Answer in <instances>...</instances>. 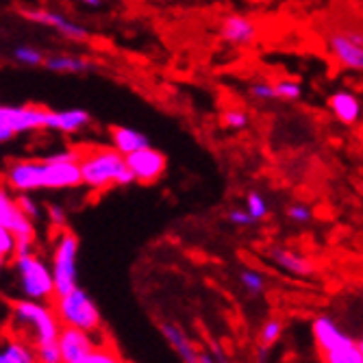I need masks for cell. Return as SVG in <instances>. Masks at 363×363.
<instances>
[{
    "instance_id": "cell-32",
    "label": "cell",
    "mask_w": 363,
    "mask_h": 363,
    "mask_svg": "<svg viewBox=\"0 0 363 363\" xmlns=\"http://www.w3.org/2000/svg\"><path fill=\"white\" fill-rule=\"evenodd\" d=\"M38 352V363H63L61 359V350H59V344H44V346H38L35 348Z\"/></svg>"
},
{
    "instance_id": "cell-29",
    "label": "cell",
    "mask_w": 363,
    "mask_h": 363,
    "mask_svg": "<svg viewBox=\"0 0 363 363\" xmlns=\"http://www.w3.org/2000/svg\"><path fill=\"white\" fill-rule=\"evenodd\" d=\"M246 211L255 218V220H263L268 216V203L259 191H250L246 196Z\"/></svg>"
},
{
    "instance_id": "cell-18",
    "label": "cell",
    "mask_w": 363,
    "mask_h": 363,
    "mask_svg": "<svg viewBox=\"0 0 363 363\" xmlns=\"http://www.w3.org/2000/svg\"><path fill=\"white\" fill-rule=\"evenodd\" d=\"M150 140L138 128H128V126H113L111 128V148H116L120 155L128 157L142 148H148Z\"/></svg>"
},
{
    "instance_id": "cell-17",
    "label": "cell",
    "mask_w": 363,
    "mask_h": 363,
    "mask_svg": "<svg viewBox=\"0 0 363 363\" xmlns=\"http://www.w3.org/2000/svg\"><path fill=\"white\" fill-rule=\"evenodd\" d=\"M0 363H38L35 346L9 333L0 342Z\"/></svg>"
},
{
    "instance_id": "cell-26",
    "label": "cell",
    "mask_w": 363,
    "mask_h": 363,
    "mask_svg": "<svg viewBox=\"0 0 363 363\" xmlns=\"http://www.w3.org/2000/svg\"><path fill=\"white\" fill-rule=\"evenodd\" d=\"M248 91L255 101L259 103H272L277 101V91H274V81H266V79H255L248 85Z\"/></svg>"
},
{
    "instance_id": "cell-19",
    "label": "cell",
    "mask_w": 363,
    "mask_h": 363,
    "mask_svg": "<svg viewBox=\"0 0 363 363\" xmlns=\"http://www.w3.org/2000/svg\"><path fill=\"white\" fill-rule=\"evenodd\" d=\"M320 354L322 363H363V352L359 350V344L348 335H344L333 346L320 350Z\"/></svg>"
},
{
    "instance_id": "cell-20",
    "label": "cell",
    "mask_w": 363,
    "mask_h": 363,
    "mask_svg": "<svg viewBox=\"0 0 363 363\" xmlns=\"http://www.w3.org/2000/svg\"><path fill=\"white\" fill-rule=\"evenodd\" d=\"M270 257H272V261L277 263L279 268H283L285 272H289V274H294V277H309V274L315 272V266H313V263H311L309 259H305V257H301V255H296V252H291V250L272 248V250H270Z\"/></svg>"
},
{
    "instance_id": "cell-10",
    "label": "cell",
    "mask_w": 363,
    "mask_h": 363,
    "mask_svg": "<svg viewBox=\"0 0 363 363\" xmlns=\"http://www.w3.org/2000/svg\"><path fill=\"white\" fill-rule=\"evenodd\" d=\"M0 222L13 230L18 242H35V224L22 213L18 207V198L5 183H0Z\"/></svg>"
},
{
    "instance_id": "cell-11",
    "label": "cell",
    "mask_w": 363,
    "mask_h": 363,
    "mask_svg": "<svg viewBox=\"0 0 363 363\" xmlns=\"http://www.w3.org/2000/svg\"><path fill=\"white\" fill-rule=\"evenodd\" d=\"M57 344H59L63 363H85L101 342L96 340V335L85 333V331H81V328L63 326Z\"/></svg>"
},
{
    "instance_id": "cell-9",
    "label": "cell",
    "mask_w": 363,
    "mask_h": 363,
    "mask_svg": "<svg viewBox=\"0 0 363 363\" xmlns=\"http://www.w3.org/2000/svg\"><path fill=\"white\" fill-rule=\"evenodd\" d=\"M20 13H22L24 20H28L33 24L55 28L59 35H63L65 40H72V42H87L89 40L87 26L70 20L68 16H63L59 11H52V9H22Z\"/></svg>"
},
{
    "instance_id": "cell-1",
    "label": "cell",
    "mask_w": 363,
    "mask_h": 363,
    "mask_svg": "<svg viewBox=\"0 0 363 363\" xmlns=\"http://www.w3.org/2000/svg\"><path fill=\"white\" fill-rule=\"evenodd\" d=\"M9 311L11 333L26 340L35 348L44 344H55L59 340L63 324L52 305L28 298H16Z\"/></svg>"
},
{
    "instance_id": "cell-23",
    "label": "cell",
    "mask_w": 363,
    "mask_h": 363,
    "mask_svg": "<svg viewBox=\"0 0 363 363\" xmlns=\"http://www.w3.org/2000/svg\"><path fill=\"white\" fill-rule=\"evenodd\" d=\"M274 91H277V101L298 103L303 98V83L298 79H277Z\"/></svg>"
},
{
    "instance_id": "cell-38",
    "label": "cell",
    "mask_w": 363,
    "mask_h": 363,
    "mask_svg": "<svg viewBox=\"0 0 363 363\" xmlns=\"http://www.w3.org/2000/svg\"><path fill=\"white\" fill-rule=\"evenodd\" d=\"M198 363H216L209 354H201V357H198Z\"/></svg>"
},
{
    "instance_id": "cell-21",
    "label": "cell",
    "mask_w": 363,
    "mask_h": 363,
    "mask_svg": "<svg viewBox=\"0 0 363 363\" xmlns=\"http://www.w3.org/2000/svg\"><path fill=\"white\" fill-rule=\"evenodd\" d=\"M161 333H163V337H166V342L179 352V357L185 363H198V357H201V352L194 350V346L187 342V337L183 335V331H179V326L166 322V324H161Z\"/></svg>"
},
{
    "instance_id": "cell-6",
    "label": "cell",
    "mask_w": 363,
    "mask_h": 363,
    "mask_svg": "<svg viewBox=\"0 0 363 363\" xmlns=\"http://www.w3.org/2000/svg\"><path fill=\"white\" fill-rule=\"evenodd\" d=\"M44 159H11L3 172L5 185L16 194H33L44 189Z\"/></svg>"
},
{
    "instance_id": "cell-24",
    "label": "cell",
    "mask_w": 363,
    "mask_h": 363,
    "mask_svg": "<svg viewBox=\"0 0 363 363\" xmlns=\"http://www.w3.org/2000/svg\"><path fill=\"white\" fill-rule=\"evenodd\" d=\"M220 122H222V126H226L230 130H242V128L248 126L250 118H248V111L242 109V107H228V109L222 111Z\"/></svg>"
},
{
    "instance_id": "cell-14",
    "label": "cell",
    "mask_w": 363,
    "mask_h": 363,
    "mask_svg": "<svg viewBox=\"0 0 363 363\" xmlns=\"http://www.w3.org/2000/svg\"><path fill=\"white\" fill-rule=\"evenodd\" d=\"M326 107L333 111V116L337 118V122L352 126L359 122L361 113H363V105H361V98L348 89H340L333 91L331 96L326 98Z\"/></svg>"
},
{
    "instance_id": "cell-31",
    "label": "cell",
    "mask_w": 363,
    "mask_h": 363,
    "mask_svg": "<svg viewBox=\"0 0 363 363\" xmlns=\"http://www.w3.org/2000/svg\"><path fill=\"white\" fill-rule=\"evenodd\" d=\"M46 218H48L50 226L57 228V230L68 228V211H65L61 205H48L46 207Z\"/></svg>"
},
{
    "instance_id": "cell-3",
    "label": "cell",
    "mask_w": 363,
    "mask_h": 363,
    "mask_svg": "<svg viewBox=\"0 0 363 363\" xmlns=\"http://www.w3.org/2000/svg\"><path fill=\"white\" fill-rule=\"evenodd\" d=\"M13 270L18 279L20 298L40 301V303L55 301L57 287H55L52 270L38 252L13 257Z\"/></svg>"
},
{
    "instance_id": "cell-22",
    "label": "cell",
    "mask_w": 363,
    "mask_h": 363,
    "mask_svg": "<svg viewBox=\"0 0 363 363\" xmlns=\"http://www.w3.org/2000/svg\"><path fill=\"white\" fill-rule=\"evenodd\" d=\"M11 57L16 63L24 65V68H40V65H44V61H46V55L38 46H28V44L16 46Z\"/></svg>"
},
{
    "instance_id": "cell-28",
    "label": "cell",
    "mask_w": 363,
    "mask_h": 363,
    "mask_svg": "<svg viewBox=\"0 0 363 363\" xmlns=\"http://www.w3.org/2000/svg\"><path fill=\"white\" fill-rule=\"evenodd\" d=\"M85 363H124L122 357L118 354V350L111 344H98V348L89 354V359Z\"/></svg>"
},
{
    "instance_id": "cell-7",
    "label": "cell",
    "mask_w": 363,
    "mask_h": 363,
    "mask_svg": "<svg viewBox=\"0 0 363 363\" xmlns=\"http://www.w3.org/2000/svg\"><path fill=\"white\" fill-rule=\"evenodd\" d=\"M326 42V52L340 68L350 70V72H363V44L350 40L342 26L331 28L324 33Z\"/></svg>"
},
{
    "instance_id": "cell-8",
    "label": "cell",
    "mask_w": 363,
    "mask_h": 363,
    "mask_svg": "<svg viewBox=\"0 0 363 363\" xmlns=\"http://www.w3.org/2000/svg\"><path fill=\"white\" fill-rule=\"evenodd\" d=\"M259 35H261V28L257 20L248 13H228L220 20V26H218V38L235 48L252 46L259 40Z\"/></svg>"
},
{
    "instance_id": "cell-36",
    "label": "cell",
    "mask_w": 363,
    "mask_h": 363,
    "mask_svg": "<svg viewBox=\"0 0 363 363\" xmlns=\"http://www.w3.org/2000/svg\"><path fill=\"white\" fill-rule=\"evenodd\" d=\"M226 220L230 224H238V226H248L255 222V218L246 211V209H233V211H228L226 213Z\"/></svg>"
},
{
    "instance_id": "cell-40",
    "label": "cell",
    "mask_w": 363,
    "mask_h": 363,
    "mask_svg": "<svg viewBox=\"0 0 363 363\" xmlns=\"http://www.w3.org/2000/svg\"><path fill=\"white\" fill-rule=\"evenodd\" d=\"M357 344H359V350L363 352V340H361V342H357Z\"/></svg>"
},
{
    "instance_id": "cell-34",
    "label": "cell",
    "mask_w": 363,
    "mask_h": 363,
    "mask_svg": "<svg viewBox=\"0 0 363 363\" xmlns=\"http://www.w3.org/2000/svg\"><path fill=\"white\" fill-rule=\"evenodd\" d=\"M240 279H242V285L248 289L250 296L261 294V289H263V277H261L259 272H255V270H244Z\"/></svg>"
},
{
    "instance_id": "cell-25",
    "label": "cell",
    "mask_w": 363,
    "mask_h": 363,
    "mask_svg": "<svg viewBox=\"0 0 363 363\" xmlns=\"http://www.w3.org/2000/svg\"><path fill=\"white\" fill-rule=\"evenodd\" d=\"M281 333H283V322H281V320H277V318L268 320L266 324L261 326V333H259V344H261V350H268V348H272V346L279 342Z\"/></svg>"
},
{
    "instance_id": "cell-12",
    "label": "cell",
    "mask_w": 363,
    "mask_h": 363,
    "mask_svg": "<svg viewBox=\"0 0 363 363\" xmlns=\"http://www.w3.org/2000/svg\"><path fill=\"white\" fill-rule=\"evenodd\" d=\"M126 163H128L130 174L135 177L138 183H155L163 177V172H166V168H168L166 155L157 148H152V146L128 155Z\"/></svg>"
},
{
    "instance_id": "cell-15",
    "label": "cell",
    "mask_w": 363,
    "mask_h": 363,
    "mask_svg": "<svg viewBox=\"0 0 363 363\" xmlns=\"http://www.w3.org/2000/svg\"><path fill=\"white\" fill-rule=\"evenodd\" d=\"M91 122L89 111L85 109H63V111H50L46 120V130H57L63 135H74L83 130Z\"/></svg>"
},
{
    "instance_id": "cell-37",
    "label": "cell",
    "mask_w": 363,
    "mask_h": 363,
    "mask_svg": "<svg viewBox=\"0 0 363 363\" xmlns=\"http://www.w3.org/2000/svg\"><path fill=\"white\" fill-rule=\"evenodd\" d=\"M81 5L85 7H91V9H98V7H103V0H79Z\"/></svg>"
},
{
    "instance_id": "cell-35",
    "label": "cell",
    "mask_w": 363,
    "mask_h": 363,
    "mask_svg": "<svg viewBox=\"0 0 363 363\" xmlns=\"http://www.w3.org/2000/svg\"><path fill=\"white\" fill-rule=\"evenodd\" d=\"M287 216L296 222V224H307L311 220V211L307 205H291L287 209Z\"/></svg>"
},
{
    "instance_id": "cell-16",
    "label": "cell",
    "mask_w": 363,
    "mask_h": 363,
    "mask_svg": "<svg viewBox=\"0 0 363 363\" xmlns=\"http://www.w3.org/2000/svg\"><path fill=\"white\" fill-rule=\"evenodd\" d=\"M44 68L48 72H57V74H85V72H91L96 65H94L91 59L81 57V55L50 52V55H46Z\"/></svg>"
},
{
    "instance_id": "cell-30",
    "label": "cell",
    "mask_w": 363,
    "mask_h": 363,
    "mask_svg": "<svg viewBox=\"0 0 363 363\" xmlns=\"http://www.w3.org/2000/svg\"><path fill=\"white\" fill-rule=\"evenodd\" d=\"M16 198H18V207L22 209V213L26 218H30L33 222L40 220L42 209H40V203L35 201V198H33V194H16Z\"/></svg>"
},
{
    "instance_id": "cell-33",
    "label": "cell",
    "mask_w": 363,
    "mask_h": 363,
    "mask_svg": "<svg viewBox=\"0 0 363 363\" xmlns=\"http://www.w3.org/2000/svg\"><path fill=\"white\" fill-rule=\"evenodd\" d=\"M16 138H18V133L13 130L9 118H7V105H0V146L9 144Z\"/></svg>"
},
{
    "instance_id": "cell-5",
    "label": "cell",
    "mask_w": 363,
    "mask_h": 363,
    "mask_svg": "<svg viewBox=\"0 0 363 363\" xmlns=\"http://www.w3.org/2000/svg\"><path fill=\"white\" fill-rule=\"evenodd\" d=\"M77 263H79V238L68 228L59 230L52 244V255H50V270L55 277L57 296L70 294L72 289L79 287Z\"/></svg>"
},
{
    "instance_id": "cell-2",
    "label": "cell",
    "mask_w": 363,
    "mask_h": 363,
    "mask_svg": "<svg viewBox=\"0 0 363 363\" xmlns=\"http://www.w3.org/2000/svg\"><path fill=\"white\" fill-rule=\"evenodd\" d=\"M81 177L83 185L91 191H107L109 187H124L135 183V177L130 174L126 157L120 155L116 148L98 146V148H85L81 155Z\"/></svg>"
},
{
    "instance_id": "cell-13",
    "label": "cell",
    "mask_w": 363,
    "mask_h": 363,
    "mask_svg": "<svg viewBox=\"0 0 363 363\" xmlns=\"http://www.w3.org/2000/svg\"><path fill=\"white\" fill-rule=\"evenodd\" d=\"M46 161V174H44V189H77L83 185L81 166L79 161H55L44 157Z\"/></svg>"
},
{
    "instance_id": "cell-27",
    "label": "cell",
    "mask_w": 363,
    "mask_h": 363,
    "mask_svg": "<svg viewBox=\"0 0 363 363\" xmlns=\"http://www.w3.org/2000/svg\"><path fill=\"white\" fill-rule=\"evenodd\" d=\"M18 248V238L13 235V230L0 222V259L3 261H13Z\"/></svg>"
},
{
    "instance_id": "cell-39",
    "label": "cell",
    "mask_w": 363,
    "mask_h": 363,
    "mask_svg": "<svg viewBox=\"0 0 363 363\" xmlns=\"http://www.w3.org/2000/svg\"><path fill=\"white\" fill-rule=\"evenodd\" d=\"M3 266H5V261L0 259V277H3Z\"/></svg>"
},
{
    "instance_id": "cell-4",
    "label": "cell",
    "mask_w": 363,
    "mask_h": 363,
    "mask_svg": "<svg viewBox=\"0 0 363 363\" xmlns=\"http://www.w3.org/2000/svg\"><path fill=\"white\" fill-rule=\"evenodd\" d=\"M52 307H55V311H57L63 326L81 328V331L91 333V335L101 333L103 315H101L96 303L91 301V296L85 289L77 287L70 294L57 296V298L52 301Z\"/></svg>"
}]
</instances>
